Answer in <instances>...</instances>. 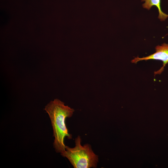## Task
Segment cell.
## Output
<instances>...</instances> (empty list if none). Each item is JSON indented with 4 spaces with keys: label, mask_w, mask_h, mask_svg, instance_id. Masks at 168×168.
<instances>
[{
    "label": "cell",
    "mask_w": 168,
    "mask_h": 168,
    "mask_svg": "<svg viewBox=\"0 0 168 168\" xmlns=\"http://www.w3.org/2000/svg\"><path fill=\"white\" fill-rule=\"evenodd\" d=\"M44 110L48 114L51 121L54 138V147L57 152L61 153L65 150V137L69 139L72 138V135L68 133L65 120L72 116L74 110L65 105L63 102L58 99L51 101Z\"/></svg>",
    "instance_id": "6da1fadb"
},
{
    "label": "cell",
    "mask_w": 168,
    "mask_h": 168,
    "mask_svg": "<svg viewBox=\"0 0 168 168\" xmlns=\"http://www.w3.org/2000/svg\"><path fill=\"white\" fill-rule=\"evenodd\" d=\"M80 136L75 139V146L71 148L66 146L65 150L61 153L66 157L74 168L96 167L98 156L93 151L91 146L86 144L82 146Z\"/></svg>",
    "instance_id": "7a4b0ae2"
},
{
    "label": "cell",
    "mask_w": 168,
    "mask_h": 168,
    "mask_svg": "<svg viewBox=\"0 0 168 168\" xmlns=\"http://www.w3.org/2000/svg\"><path fill=\"white\" fill-rule=\"evenodd\" d=\"M156 52L147 57L135 58L131 61L133 63H136L139 61L150 59L160 60L163 62L162 66L158 71L155 72V75L160 74L164 71L166 65L168 63V44L163 43L157 45L155 48Z\"/></svg>",
    "instance_id": "3957f363"
},
{
    "label": "cell",
    "mask_w": 168,
    "mask_h": 168,
    "mask_svg": "<svg viewBox=\"0 0 168 168\" xmlns=\"http://www.w3.org/2000/svg\"><path fill=\"white\" fill-rule=\"evenodd\" d=\"M142 1L145 2L142 4V7L144 8L150 10L153 6L157 7L159 12L158 18L161 21H164L168 17V15L164 13L161 9V0H142Z\"/></svg>",
    "instance_id": "277c9868"
}]
</instances>
